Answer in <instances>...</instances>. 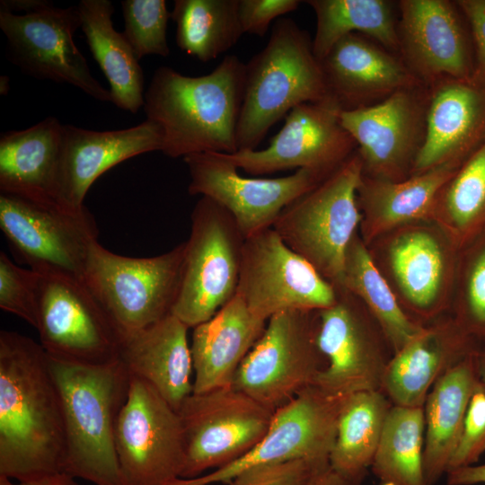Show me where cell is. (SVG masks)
I'll return each instance as SVG.
<instances>
[{
  "mask_svg": "<svg viewBox=\"0 0 485 485\" xmlns=\"http://www.w3.org/2000/svg\"><path fill=\"white\" fill-rule=\"evenodd\" d=\"M62 396L41 345L0 331V476L16 481L63 472Z\"/></svg>",
  "mask_w": 485,
  "mask_h": 485,
  "instance_id": "1",
  "label": "cell"
},
{
  "mask_svg": "<svg viewBox=\"0 0 485 485\" xmlns=\"http://www.w3.org/2000/svg\"><path fill=\"white\" fill-rule=\"evenodd\" d=\"M244 81L245 63L236 55H226L198 76L158 67L145 93L144 110L163 129L161 152L172 158L237 152Z\"/></svg>",
  "mask_w": 485,
  "mask_h": 485,
  "instance_id": "2",
  "label": "cell"
},
{
  "mask_svg": "<svg viewBox=\"0 0 485 485\" xmlns=\"http://www.w3.org/2000/svg\"><path fill=\"white\" fill-rule=\"evenodd\" d=\"M62 396L66 455L63 472L94 485H127L115 447V427L130 375L118 360L77 365L52 360Z\"/></svg>",
  "mask_w": 485,
  "mask_h": 485,
  "instance_id": "3",
  "label": "cell"
},
{
  "mask_svg": "<svg viewBox=\"0 0 485 485\" xmlns=\"http://www.w3.org/2000/svg\"><path fill=\"white\" fill-rule=\"evenodd\" d=\"M331 96L309 33L294 20L274 22L266 46L245 63L237 126L239 150H253L295 107Z\"/></svg>",
  "mask_w": 485,
  "mask_h": 485,
  "instance_id": "4",
  "label": "cell"
},
{
  "mask_svg": "<svg viewBox=\"0 0 485 485\" xmlns=\"http://www.w3.org/2000/svg\"><path fill=\"white\" fill-rule=\"evenodd\" d=\"M363 165L356 150L339 168L279 214L273 228L329 282H341L347 249L362 219L357 189Z\"/></svg>",
  "mask_w": 485,
  "mask_h": 485,
  "instance_id": "5",
  "label": "cell"
},
{
  "mask_svg": "<svg viewBox=\"0 0 485 485\" xmlns=\"http://www.w3.org/2000/svg\"><path fill=\"white\" fill-rule=\"evenodd\" d=\"M185 242L152 257L114 253L94 241L83 282L104 310L120 339L171 314L177 299Z\"/></svg>",
  "mask_w": 485,
  "mask_h": 485,
  "instance_id": "6",
  "label": "cell"
},
{
  "mask_svg": "<svg viewBox=\"0 0 485 485\" xmlns=\"http://www.w3.org/2000/svg\"><path fill=\"white\" fill-rule=\"evenodd\" d=\"M366 247L414 321L425 325L450 311L459 251L436 223L401 225Z\"/></svg>",
  "mask_w": 485,
  "mask_h": 485,
  "instance_id": "7",
  "label": "cell"
},
{
  "mask_svg": "<svg viewBox=\"0 0 485 485\" xmlns=\"http://www.w3.org/2000/svg\"><path fill=\"white\" fill-rule=\"evenodd\" d=\"M190 220L172 313L194 328L236 295L245 237L233 216L207 197L195 204Z\"/></svg>",
  "mask_w": 485,
  "mask_h": 485,
  "instance_id": "8",
  "label": "cell"
},
{
  "mask_svg": "<svg viewBox=\"0 0 485 485\" xmlns=\"http://www.w3.org/2000/svg\"><path fill=\"white\" fill-rule=\"evenodd\" d=\"M316 326L317 311L287 310L273 315L231 386L275 411L313 385L325 366Z\"/></svg>",
  "mask_w": 485,
  "mask_h": 485,
  "instance_id": "9",
  "label": "cell"
},
{
  "mask_svg": "<svg viewBox=\"0 0 485 485\" xmlns=\"http://www.w3.org/2000/svg\"><path fill=\"white\" fill-rule=\"evenodd\" d=\"M274 411L232 386L192 392L180 416L185 440L182 479L229 465L267 433Z\"/></svg>",
  "mask_w": 485,
  "mask_h": 485,
  "instance_id": "10",
  "label": "cell"
},
{
  "mask_svg": "<svg viewBox=\"0 0 485 485\" xmlns=\"http://www.w3.org/2000/svg\"><path fill=\"white\" fill-rule=\"evenodd\" d=\"M0 228L14 253L39 273H60L83 280L98 229L85 208L71 209L0 192Z\"/></svg>",
  "mask_w": 485,
  "mask_h": 485,
  "instance_id": "11",
  "label": "cell"
},
{
  "mask_svg": "<svg viewBox=\"0 0 485 485\" xmlns=\"http://www.w3.org/2000/svg\"><path fill=\"white\" fill-rule=\"evenodd\" d=\"M317 311L316 341L325 366L313 385L335 396L381 390L393 352L379 325L353 294Z\"/></svg>",
  "mask_w": 485,
  "mask_h": 485,
  "instance_id": "12",
  "label": "cell"
},
{
  "mask_svg": "<svg viewBox=\"0 0 485 485\" xmlns=\"http://www.w3.org/2000/svg\"><path fill=\"white\" fill-rule=\"evenodd\" d=\"M236 294L265 322L287 310L328 308L338 295L336 287L290 249L273 227L245 238Z\"/></svg>",
  "mask_w": 485,
  "mask_h": 485,
  "instance_id": "13",
  "label": "cell"
},
{
  "mask_svg": "<svg viewBox=\"0 0 485 485\" xmlns=\"http://www.w3.org/2000/svg\"><path fill=\"white\" fill-rule=\"evenodd\" d=\"M40 275L36 330L49 358L90 366L118 361L120 336L83 280L60 273Z\"/></svg>",
  "mask_w": 485,
  "mask_h": 485,
  "instance_id": "14",
  "label": "cell"
},
{
  "mask_svg": "<svg viewBox=\"0 0 485 485\" xmlns=\"http://www.w3.org/2000/svg\"><path fill=\"white\" fill-rule=\"evenodd\" d=\"M115 447L127 485H166L181 477L186 451L180 416L137 377L130 376L116 422Z\"/></svg>",
  "mask_w": 485,
  "mask_h": 485,
  "instance_id": "15",
  "label": "cell"
},
{
  "mask_svg": "<svg viewBox=\"0 0 485 485\" xmlns=\"http://www.w3.org/2000/svg\"><path fill=\"white\" fill-rule=\"evenodd\" d=\"M80 27L77 5L59 8L50 3L25 14L0 8V29L11 63L34 78L68 84L95 100L111 101L110 90L93 77L74 41Z\"/></svg>",
  "mask_w": 485,
  "mask_h": 485,
  "instance_id": "16",
  "label": "cell"
},
{
  "mask_svg": "<svg viewBox=\"0 0 485 485\" xmlns=\"http://www.w3.org/2000/svg\"><path fill=\"white\" fill-rule=\"evenodd\" d=\"M428 102V86L422 84L340 111V123L357 144L365 176L390 181L411 176L425 138Z\"/></svg>",
  "mask_w": 485,
  "mask_h": 485,
  "instance_id": "17",
  "label": "cell"
},
{
  "mask_svg": "<svg viewBox=\"0 0 485 485\" xmlns=\"http://www.w3.org/2000/svg\"><path fill=\"white\" fill-rule=\"evenodd\" d=\"M348 396H335L315 385L301 391L277 409L269 428L247 454L203 475L179 478L166 485L227 483L239 472L260 465L297 459L330 461L341 408Z\"/></svg>",
  "mask_w": 485,
  "mask_h": 485,
  "instance_id": "18",
  "label": "cell"
},
{
  "mask_svg": "<svg viewBox=\"0 0 485 485\" xmlns=\"http://www.w3.org/2000/svg\"><path fill=\"white\" fill-rule=\"evenodd\" d=\"M183 160L190 174L189 193L225 207L245 238L272 227L288 204L328 176L298 169L278 178L245 177L224 153L194 154Z\"/></svg>",
  "mask_w": 485,
  "mask_h": 485,
  "instance_id": "19",
  "label": "cell"
},
{
  "mask_svg": "<svg viewBox=\"0 0 485 485\" xmlns=\"http://www.w3.org/2000/svg\"><path fill=\"white\" fill-rule=\"evenodd\" d=\"M340 107L333 96L295 107L269 145L261 150L225 154L238 168L251 175L289 169H308L329 175L357 150V144L340 123Z\"/></svg>",
  "mask_w": 485,
  "mask_h": 485,
  "instance_id": "20",
  "label": "cell"
},
{
  "mask_svg": "<svg viewBox=\"0 0 485 485\" xmlns=\"http://www.w3.org/2000/svg\"><path fill=\"white\" fill-rule=\"evenodd\" d=\"M399 56L424 84L445 77L471 81L475 53L469 23L455 1L398 2Z\"/></svg>",
  "mask_w": 485,
  "mask_h": 485,
  "instance_id": "21",
  "label": "cell"
},
{
  "mask_svg": "<svg viewBox=\"0 0 485 485\" xmlns=\"http://www.w3.org/2000/svg\"><path fill=\"white\" fill-rule=\"evenodd\" d=\"M163 129L156 122L119 130L95 131L63 124L54 198L64 207L81 210L93 183L105 172L131 157L161 151Z\"/></svg>",
  "mask_w": 485,
  "mask_h": 485,
  "instance_id": "22",
  "label": "cell"
},
{
  "mask_svg": "<svg viewBox=\"0 0 485 485\" xmlns=\"http://www.w3.org/2000/svg\"><path fill=\"white\" fill-rule=\"evenodd\" d=\"M428 86L425 138L411 175L462 165L485 142V87L451 77Z\"/></svg>",
  "mask_w": 485,
  "mask_h": 485,
  "instance_id": "23",
  "label": "cell"
},
{
  "mask_svg": "<svg viewBox=\"0 0 485 485\" xmlns=\"http://www.w3.org/2000/svg\"><path fill=\"white\" fill-rule=\"evenodd\" d=\"M481 348L451 314H445L425 324L392 355L381 391L394 405L423 407L436 380Z\"/></svg>",
  "mask_w": 485,
  "mask_h": 485,
  "instance_id": "24",
  "label": "cell"
},
{
  "mask_svg": "<svg viewBox=\"0 0 485 485\" xmlns=\"http://www.w3.org/2000/svg\"><path fill=\"white\" fill-rule=\"evenodd\" d=\"M321 63L330 93L342 110L369 106L399 90L424 84L400 56L360 33L340 40Z\"/></svg>",
  "mask_w": 485,
  "mask_h": 485,
  "instance_id": "25",
  "label": "cell"
},
{
  "mask_svg": "<svg viewBox=\"0 0 485 485\" xmlns=\"http://www.w3.org/2000/svg\"><path fill=\"white\" fill-rule=\"evenodd\" d=\"M190 328L171 313L120 341L119 361L130 376L149 384L177 412L193 392Z\"/></svg>",
  "mask_w": 485,
  "mask_h": 485,
  "instance_id": "26",
  "label": "cell"
},
{
  "mask_svg": "<svg viewBox=\"0 0 485 485\" xmlns=\"http://www.w3.org/2000/svg\"><path fill=\"white\" fill-rule=\"evenodd\" d=\"M266 324L250 312L236 294L213 317L192 328L193 392L231 386Z\"/></svg>",
  "mask_w": 485,
  "mask_h": 485,
  "instance_id": "27",
  "label": "cell"
},
{
  "mask_svg": "<svg viewBox=\"0 0 485 485\" xmlns=\"http://www.w3.org/2000/svg\"><path fill=\"white\" fill-rule=\"evenodd\" d=\"M461 165L444 164L400 181L363 174L357 189L362 219L359 235L367 246L384 234L408 224L432 221L436 197Z\"/></svg>",
  "mask_w": 485,
  "mask_h": 485,
  "instance_id": "28",
  "label": "cell"
},
{
  "mask_svg": "<svg viewBox=\"0 0 485 485\" xmlns=\"http://www.w3.org/2000/svg\"><path fill=\"white\" fill-rule=\"evenodd\" d=\"M477 352L442 375L426 398L423 466L428 485L446 474L457 446L471 398L480 384Z\"/></svg>",
  "mask_w": 485,
  "mask_h": 485,
  "instance_id": "29",
  "label": "cell"
},
{
  "mask_svg": "<svg viewBox=\"0 0 485 485\" xmlns=\"http://www.w3.org/2000/svg\"><path fill=\"white\" fill-rule=\"evenodd\" d=\"M62 128L57 118L48 117L26 129L1 135L0 192L57 201L54 185Z\"/></svg>",
  "mask_w": 485,
  "mask_h": 485,
  "instance_id": "30",
  "label": "cell"
},
{
  "mask_svg": "<svg viewBox=\"0 0 485 485\" xmlns=\"http://www.w3.org/2000/svg\"><path fill=\"white\" fill-rule=\"evenodd\" d=\"M76 5L89 49L109 82L110 102L137 113L145 104L144 73L130 44L113 26V4L81 0Z\"/></svg>",
  "mask_w": 485,
  "mask_h": 485,
  "instance_id": "31",
  "label": "cell"
},
{
  "mask_svg": "<svg viewBox=\"0 0 485 485\" xmlns=\"http://www.w3.org/2000/svg\"><path fill=\"white\" fill-rule=\"evenodd\" d=\"M339 287L361 301L379 325L393 354L424 328L402 309L372 259L359 232L347 249Z\"/></svg>",
  "mask_w": 485,
  "mask_h": 485,
  "instance_id": "32",
  "label": "cell"
},
{
  "mask_svg": "<svg viewBox=\"0 0 485 485\" xmlns=\"http://www.w3.org/2000/svg\"><path fill=\"white\" fill-rule=\"evenodd\" d=\"M392 405L381 390L360 392L346 398L330 454L332 470L348 478L364 481Z\"/></svg>",
  "mask_w": 485,
  "mask_h": 485,
  "instance_id": "33",
  "label": "cell"
},
{
  "mask_svg": "<svg viewBox=\"0 0 485 485\" xmlns=\"http://www.w3.org/2000/svg\"><path fill=\"white\" fill-rule=\"evenodd\" d=\"M316 31L313 49L322 60L331 48L351 33H360L385 49L399 54L398 21L388 0H308Z\"/></svg>",
  "mask_w": 485,
  "mask_h": 485,
  "instance_id": "34",
  "label": "cell"
},
{
  "mask_svg": "<svg viewBox=\"0 0 485 485\" xmlns=\"http://www.w3.org/2000/svg\"><path fill=\"white\" fill-rule=\"evenodd\" d=\"M432 221L459 251L485 234V142L442 187Z\"/></svg>",
  "mask_w": 485,
  "mask_h": 485,
  "instance_id": "35",
  "label": "cell"
},
{
  "mask_svg": "<svg viewBox=\"0 0 485 485\" xmlns=\"http://www.w3.org/2000/svg\"><path fill=\"white\" fill-rule=\"evenodd\" d=\"M171 18L179 48L201 62L225 53L244 34L238 0H175Z\"/></svg>",
  "mask_w": 485,
  "mask_h": 485,
  "instance_id": "36",
  "label": "cell"
},
{
  "mask_svg": "<svg viewBox=\"0 0 485 485\" xmlns=\"http://www.w3.org/2000/svg\"><path fill=\"white\" fill-rule=\"evenodd\" d=\"M424 442L423 407L392 404L370 467L380 485H428Z\"/></svg>",
  "mask_w": 485,
  "mask_h": 485,
  "instance_id": "37",
  "label": "cell"
},
{
  "mask_svg": "<svg viewBox=\"0 0 485 485\" xmlns=\"http://www.w3.org/2000/svg\"><path fill=\"white\" fill-rule=\"evenodd\" d=\"M450 314L478 343H485V234L459 251Z\"/></svg>",
  "mask_w": 485,
  "mask_h": 485,
  "instance_id": "38",
  "label": "cell"
},
{
  "mask_svg": "<svg viewBox=\"0 0 485 485\" xmlns=\"http://www.w3.org/2000/svg\"><path fill=\"white\" fill-rule=\"evenodd\" d=\"M124 20L123 35L137 57L149 55L168 57L170 48L166 31L171 13L164 0H124L121 2Z\"/></svg>",
  "mask_w": 485,
  "mask_h": 485,
  "instance_id": "39",
  "label": "cell"
},
{
  "mask_svg": "<svg viewBox=\"0 0 485 485\" xmlns=\"http://www.w3.org/2000/svg\"><path fill=\"white\" fill-rule=\"evenodd\" d=\"M40 275L14 264L0 252V308L36 329Z\"/></svg>",
  "mask_w": 485,
  "mask_h": 485,
  "instance_id": "40",
  "label": "cell"
},
{
  "mask_svg": "<svg viewBox=\"0 0 485 485\" xmlns=\"http://www.w3.org/2000/svg\"><path fill=\"white\" fill-rule=\"evenodd\" d=\"M330 466L329 460L297 459L260 464L239 472L226 485H303Z\"/></svg>",
  "mask_w": 485,
  "mask_h": 485,
  "instance_id": "41",
  "label": "cell"
},
{
  "mask_svg": "<svg viewBox=\"0 0 485 485\" xmlns=\"http://www.w3.org/2000/svg\"><path fill=\"white\" fill-rule=\"evenodd\" d=\"M484 452L485 387L480 384L471 398L461 436L450 460L447 472L473 465Z\"/></svg>",
  "mask_w": 485,
  "mask_h": 485,
  "instance_id": "42",
  "label": "cell"
},
{
  "mask_svg": "<svg viewBox=\"0 0 485 485\" xmlns=\"http://www.w3.org/2000/svg\"><path fill=\"white\" fill-rule=\"evenodd\" d=\"M299 0H238V17L243 33L263 37L273 21L295 11Z\"/></svg>",
  "mask_w": 485,
  "mask_h": 485,
  "instance_id": "43",
  "label": "cell"
},
{
  "mask_svg": "<svg viewBox=\"0 0 485 485\" xmlns=\"http://www.w3.org/2000/svg\"><path fill=\"white\" fill-rule=\"evenodd\" d=\"M472 36L475 66L471 82L485 87V0H457Z\"/></svg>",
  "mask_w": 485,
  "mask_h": 485,
  "instance_id": "44",
  "label": "cell"
},
{
  "mask_svg": "<svg viewBox=\"0 0 485 485\" xmlns=\"http://www.w3.org/2000/svg\"><path fill=\"white\" fill-rule=\"evenodd\" d=\"M446 474L448 485L485 484V463L458 468Z\"/></svg>",
  "mask_w": 485,
  "mask_h": 485,
  "instance_id": "45",
  "label": "cell"
},
{
  "mask_svg": "<svg viewBox=\"0 0 485 485\" xmlns=\"http://www.w3.org/2000/svg\"><path fill=\"white\" fill-rule=\"evenodd\" d=\"M0 485H80L76 479L71 475L60 472L44 475L39 478L16 481L0 476Z\"/></svg>",
  "mask_w": 485,
  "mask_h": 485,
  "instance_id": "46",
  "label": "cell"
},
{
  "mask_svg": "<svg viewBox=\"0 0 485 485\" xmlns=\"http://www.w3.org/2000/svg\"><path fill=\"white\" fill-rule=\"evenodd\" d=\"M362 483L363 481L344 476L329 466L303 485H363Z\"/></svg>",
  "mask_w": 485,
  "mask_h": 485,
  "instance_id": "47",
  "label": "cell"
},
{
  "mask_svg": "<svg viewBox=\"0 0 485 485\" xmlns=\"http://www.w3.org/2000/svg\"><path fill=\"white\" fill-rule=\"evenodd\" d=\"M49 4L50 2L46 0H1L0 8L12 13L24 12L25 14L40 10Z\"/></svg>",
  "mask_w": 485,
  "mask_h": 485,
  "instance_id": "48",
  "label": "cell"
},
{
  "mask_svg": "<svg viewBox=\"0 0 485 485\" xmlns=\"http://www.w3.org/2000/svg\"><path fill=\"white\" fill-rule=\"evenodd\" d=\"M476 369L479 382L485 387V347H481L476 354Z\"/></svg>",
  "mask_w": 485,
  "mask_h": 485,
  "instance_id": "49",
  "label": "cell"
}]
</instances>
